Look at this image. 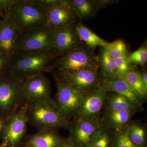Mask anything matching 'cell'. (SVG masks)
Here are the masks:
<instances>
[{
	"label": "cell",
	"mask_w": 147,
	"mask_h": 147,
	"mask_svg": "<svg viewBox=\"0 0 147 147\" xmlns=\"http://www.w3.org/2000/svg\"><path fill=\"white\" fill-rule=\"evenodd\" d=\"M5 12L2 9L0 8V17L3 18L5 15Z\"/></svg>",
	"instance_id": "37"
},
{
	"label": "cell",
	"mask_w": 147,
	"mask_h": 147,
	"mask_svg": "<svg viewBox=\"0 0 147 147\" xmlns=\"http://www.w3.org/2000/svg\"></svg>",
	"instance_id": "40"
},
{
	"label": "cell",
	"mask_w": 147,
	"mask_h": 147,
	"mask_svg": "<svg viewBox=\"0 0 147 147\" xmlns=\"http://www.w3.org/2000/svg\"><path fill=\"white\" fill-rule=\"evenodd\" d=\"M11 58L7 57L0 54V75L3 73L7 69Z\"/></svg>",
	"instance_id": "30"
},
{
	"label": "cell",
	"mask_w": 147,
	"mask_h": 147,
	"mask_svg": "<svg viewBox=\"0 0 147 147\" xmlns=\"http://www.w3.org/2000/svg\"><path fill=\"white\" fill-rule=\"evenodd\" d=\"M106 102V108L111 110H125L134 115L142 110V107L136 105L127 98L115 93L112 92L110 94H108Z\"/></svg>",
	"instance_id": "21"
},
{
	"label": "cell",
	"mask_w": 147,
	"mask_h": 147,
	"mask_svg": "<svg viewBox=\"0 0 147 147\" xmlns=\"http://www.w3.org/2000/svg\"><path fill=\"white\" fill-rule=\"evenodd\" d=\"M134 114L125 110H115L106 108L101 122L116 131L126 127Z\"/></svg>",
	"instance_id": "18"
},
{
	"label": "cell",
	"mask_w": 147,
	"mask_h": 147,
	"mask_svg": "<svg viewBox=\"0 0 147 147\" xmlns=\"http://www.w3.org/2000/svg\"><path fill=\"white\" fill-rule=\"evenodd\" d=\"M98 57L101 77L110 78L118 76L115 59L109 56L105 47L100 48Z\"/></svg>",
	"instance_id": "24"
},
{
	"label": "cell",
	"mask_w": 147,
	"mask_h": 147,
	"mask_svg": "<svg viewBox=\"0 0 147 147\" xmlns=\"http://www.w3.org/2000/svg\"><path fill=\"white\" fill-rule=\"evenodd\" d=\"M5 15L21 32L47 24L45 9L37 0H17Z\"/></svg>",
	"instance_id": "3"
},
{
	"label": "cell",
	"mask_w": 147,
	"mask_h": 147,
	"mask_svg": "<svg viewBox=\"0 0 147 147\" xmlns=\"http://www.w3.org/2000/svg\"><path fill=\"white\" fill-rule=\"evenodd\" d=\"M7 119L0 115V134H2Z\"/></svg>",
	"instance_id": "35"
},
{
	"label": "cell",
	"mask_w": 147,
	"mask_h": 147,
	"mask_svg": "<svg viewBox=\"0 0 147 147\" xmlns=\"http://www.w3.org/2000/svg\"><path fill=\"white\" fill-rule=\"evenodd\" d=\"M22 81L7 71L0 75V115L6 119L24 103Z\"/></svg>",
	"instance_id": "5"
},
{
	"label": "cell",
	"mask_w": 147,
	"mask_h": 147,
	"mask_svg": "<svg viewBox=\"0 0 147 147\" xmlns=\"http://www.w3.org/2000/svg\"><path fill=\"white\" fill-rule=\"evenodd\" d=\"M80 20L93 17L99 10L95 0H67Z\"/></svg>",
	"instance_id": "20"
},
{
	"label": "cell",
	"mask_w": 147,
	"mask_h": 147,
	"mask_svg": "<svg viewBox=\"0 0 147 147\" xmlns=\"http://www.w3.org/2000/svg\"><path fill=\"white\" fill-rule=\"evenodd\" d=\"M28 123L38 129L63 128L68 129L70 120L61 112L52 98L28 104Z\"/></svg>",
	"instance_id": "2"
},
{
	"label": "cell",
	"mask_w": 147,
	"mask_h": 147,
	"mask_svg": "<svg viewBox=\"0 0 147 147\" xmlns=\"http://www.w3.org/2000/svg\"><path fill=\"white\" fill-rule=\"evenodd\" d=\"M17 0H0V8L7 12L16 3Z\"/></svg>",
	"instance_id": "31"
},
{
	"label": "cell",
	"mask_w": 147,
	"mask_h": 147,
	"mask_svg": "<svg viewBox=\"0 0 147 147\" xmlns=\"http://www.w3.org/2000/svg\"><path fill=\"white\" fill-rule=\"evenodd\" d=\"M75 29L81 40L92 51H94L98 46L105 47L108 45V42L101 38L81 21L76 24Z\"/></svg>",
	"instance_id": "19"
},
{
	"label": "cell",
	"mask_w": 147,
	"mask_h": 147,
	"mask_svg": "<svg viewBox=\"0 0 147 147\" xmlns=\"http://www.w3.org/2000/svg\"><path fill=\"white\" fill-rule=\"evenodd\" d=\"M28 104L24 103L7 119L2 136L1 147H18L26 131Z\"/></svg>",
	"instance_id": "6"
},
{
	"label": "cell",
	"mask_w": 147,
	"mask_h": 147,
	"mask_svg": "<svg viewBox=\"0 0 147 147\" xmlns=\"http://www.w3.org/2000/svg\"><path fill=\"white\" fill-rule=\"evenodd\" d=\"M128 57H121L115 59L117 76L121 79L129 71L136 68V66L130 63L129 61Z\"/></svg>",
	"instance_id": "28"
},
{
	"label": "cell",
	"mask_w": 147,
	"mask_h": 147,
	"mask_svg": "<svg viewBox=\"0 0 147 147\" xmlns=\"http://www.w3.org/2000/svg\"><path fill=\"white\" fill-rule=\"evenodd\" d=\"M59 147H75L68 139H65Z\"/></svg>",
	"instance_id": "36"
},
{
	"label": "cell",
	"mask_w": 147,
	"mask_h": 147,
	"mask_svg": "<svg viewBox=\"0 0 147 147\" xmlns=\"http://www.w3.org/2000/svg\"><path fill=\"white\" fill-rule=\"evenodd\" d=\"M75 25L53 30L55 48L59 57L84 44L77 34Z\"/></svg>",
	"instance_id": "14"
},
{
	"label": "cell",
	"mask_w": 147,
	"mask_h": 147,
	"mask_svg": "<svg viewBox=\"0 0 147 147\" xmlns=\"http://www.w3.org/2000/svg\"><path fill=\"white\" fill-rule=\"evenodd\" d=\"M57 76L61 81L79 88L88 94L100 87L101 78L98 75V70L92 69H83L68 74H61Z\"/></svg>",
	"instance_id": "11"
},
{
	"label": "cell",
	"mask_w": 147,
	"mask_h": 147,
	"mask_svg": "<svg viewBox=\"0 0 147 147\" xmlns=\"http://www.w3.org/2000/svg\"><path fill=\"white\" fill-rule=\"evenodd\" d=\"M116 131L101 122L89 147H114Z\"/></svg>",
	"instance_id": "22"
},
{
	"label": "cell",
	"mask_w": 147,
	"mask_h": 147,
	"mask_svg": "<svg viewBox=\"0 0 147 147\" xmlns=\"http://www.w3.org/2000/svg\"><path fill=\"white\" fill-rule=\"evenodd\" d=\"M127 134L132 143L138 147L146 146V126L139 121L130 122L125 127Z\"/></svg>",
	"instance_id": "23"
},
{
	"label": "cell",
	"mask_w": 147,
	"mask_h": 147,
	"mask_svg": "<svg viewBox=\"0 0 147 147\" xmlns=\"http://www.w3.org/2000/svg\"><path fill=\"white\" fill-rule=\"evenodd\" d=\"M108 94V92L101 87L88 94L75 117L91 120L100 119L102 109L106 102Z\"/></svg>",
	"instance_id": "12"
},
{
	"label": "cell",
	"mask_w": 147,
	"mask_h": 147,
	"mask_svg": "<svg viewBox=\"0 0 147 147\" xmlns=\"http://www.w3.org/2000/svg\"><path fill=\"white\" fill-rule=\"evenodd\" d=\"M21 32L5 15L0 26V54L8 58L16 54L17 41Z\"/></svg>",
	"instance_id": "15"
},
{
	"label": "cell",
	"mask_w": 147,
	"mask_h": 147,
	"mask_svg": "<svg viewBox=\"0 0 147 147\" xmlns=\"http://www.w3.org/2000/svg\"><path fill=\"white\" fill-rule=\"evenodd\" d=\"M142 81L145 86L147 88V72L144 68L143 69L142 72L140 73Z\"/></svg>",
	"instance_id": "34"
},
{
	"label": "cell",
	"mask_w": 147,
	"mask_h": 147,
	"mask_svg": "<svg viewBox=\"0 0 147 147\" xmlns=\"http://www.w3.org/2000/svg\"><path fill=\"white\" fill-rule=\"evenodd\" d=\"M21 94L24 103L29 105L52 98V88L49 79L43 74L26 78L22 81Z\"/></svg>",
	"instance_id": "10"
},
{
	"label": "cell",
	"mask_w": 147,
	"mask_h": 147,
	"mask_svg": "<svg viewBox=\"0 0 147 147\" xmlns=\"http://www.w3.org/2000/svg\"><path fill=\"white\" fill-rule=\"evenodd\" d=\"M45 10L46 25L52 30L76 23V13L67 0H59L57 3Z\"/></svg>",
	"instance_id": "13"
},
{
	"label": "cell",
	"mask_w": 147,
	"mask_h": 147,
	"mask_svg": "<svg viewBox=\"0 0 147 147\" xmlns=\"http://www.w3.org/2000/svg\"><path fill=\"white\" fill-rule=\"evenodd\" d=\"M55 48L53 30L47 25L21 32L16 53L33 52Z\"/></svg>",
	"instance_id": "8"
},
{
	"label": "cell",
	"mask_w": 147,
	"mask_h": 147,
	"mask_svg": "<svg viewBox=\"0 0 147 147\" xmlns=\"http://www.w3.org/2000/svg\"><path fill=\"white\" fill-rule=\"evenodd\" d=\"M101 78L100 87L107 92H112L127 98L136 105L142 107L144 101L125 81L118 76Z\"/></svg>",
	"instance_id": "17"
},
{
	"label": "cell",
	"mask_w": 147,
	"mask_h": 147,
	"mask_svg": "<svg viewBox=\"0 0 147 147\" xmlns=\"http://www.w3.org/2000/svg\"><path fill=\"white\" fill-rule=\"evenodd\" d=\"M128 58L131 64L140 65L144 68L147 61V43H145L139 49L129 54Z\"/></svg>",
	"instance_id": "27"
},
{
	"label": "cell",
	"mask_w": 147,
	"mask_h": 147,
	"mask_svg": "<svg viewBox=\"0 0 147 147\" xmlns=\"http://www.w3.org/2000/svg\"><path fill=\"white\" fill-rule=\"evenodd\" d=\"M99 9L105 8L107 6L116 3L119 1L117 0H95Z\"/></svg>",
	"instance_id": "32"
},
{
	"label": "cell",
	"mask_w": 147,
	"mask_h": 147,
	"mask_svg": "<svg viewBox=\"0 0 147 147\" xmlns=\"http://www.w3.org/2000/svg\"><path fill=\"white\" fill-rule=\"evenodd\" d=\"M144 147H147V146H145Z\"/></svg>",
	"instance_id": "39"
},
{
	"label": "cell",
	"mask_w": 147,
	"mask_h": 147,
	"mask_svg": "<svg viewBox=\"0 0 147 147\" xmlns=\"http://www.w3.org/2000/svg\"><path fill=\"white\" fill-rule=\"evenodd\" d=\"M105 48L109 56L114 59L121 57H128L129 54L126 44L121 39L116 40L113 42H108Z\"/></svg>",
	"instance_id": "26"
},
{
	"label": "cell",
	"mask_w": 147,
	"mask_h": 147,
	"mask_svg": "<svg viewBox=\"0 0 147 147\" xmlns=\"http://www.w3.org/2000/svg\"><path fill=\"white\" fill-rule=\"evenodd\" d=\"M114 147H138L134 145L127 136L126 128L116 131Z\"/></svg>",
	"instance_id": "29"
},
{
	"label": "cell",
	"mask_w": 147,
	"mask_h": 147,
	"mask_svg": "<svg viewBox=\"0 0 147 147\" xmlns=\"http://www.w3.org/2000/svg\"><path fill=\"white\" fill-rule=\"evenodd\" d=\"M100 123L101 119L91 120L74 117L70 121L67 139L75 147H89Z\"/></svg>",
	"instance_id": "9"
},
{
	"label": "cell",
	"mask_w": 147,
	"mask_h": 147,
	"mask_svg": "<svg viewBox=\"0 0 147 147\" xmlns=\"http://www.w3.org/2000/svg\"><path fill=\"white\" fill-rule=\"evenodd\" d=\"M54 77L57 88L55 101L63 115L70 120L76 116L88 93L61 81L55 74Z\"/></svg>",
	"instance_id": "7"
},
{
	"label": "cell",
	"mask_w": 147,
	"mask_h": 147,
	"mask_svg": "<svg viewBox=\"0 0 147 147\" xmlns=\"http://www.w3.org/2000/svg\"><path fill=\"white\" fill-rule=\"evenodd\" d=\"M54 68L60 71L61 74L74 73L88 69L98 70V55L83 44L59 57L53 65Z\"/></svg>",
	"instance_id": "4"
},
{
	"label": "cell",
	"mask_w": 147,
	"mask_h": 147,
	"mask_svg": "<svg viewBox=\"0 0 147 147\" xmlns=\"http://www.w3.org/2000/svg\"><path fill=\"white\" fill-rule=\"evenodd\" d=\"M58 1L59 0H37L38 3L45 10L57 3Z\"/></svg>",
	"instance_id": "33"
},
{
	"label": "cell",
	"mask_w": 147,
	"mask_h": 147,
	"mask_svg": "<svg viewBox=\"0 0 147 147\" xmlns=\"http://www.w3.org/2000/svg\"><path fill=\"white\" fill-rule=\"evenodd\" d=\"M57 129L45 128L38 129L30 136L22 147H59L65 140Z\"/></svg>",
	"instance_id": "16"
},
{
	"label": "cell",
	"mask_w": 147,
	"mask_h": 147,
	"mask_svg": "<svg viewBox=\"0 0 147 147\" xmlns=\"http://www.w3.org/2000/svg\"><path fill=\"white\" fill-rule=\"evenodd\" d=\"M2 18L0 17V26H1V22Z\"/></svg>",
	"instance_id": "38"
},
{
	"label": "cell",
	"mask_w": 147,
	"mask_h": 147,
	"mask_svg": "<svg viewBox=\"0 0 147 147\" xmlns=\"http://www.w3.org/2000/svg\"><path fill=\"white\" fill-rule=\"evenodd\" d=\"M122 79L131 86L144 102L147 100V88L143 83L140 72L137 68L129 71Z\"/></svg>",
	"instance_id": "25"
},
{
	"label": "cell",
	"mask_w": 147,
	"mask_h": 147,
	"mask_svg": "<svg viewBox=\"0 0 147 147\" xmlns=\"http://www.w3.org/2000/svg\"><path fill=\"white\" fill-rule=\"evenodd\" d=\"M59 57L55 48L17 53L11 58L6 71L23 80L30 76L53 71V65Z\"/></svg>",
	"instance_id": "1"
}]
</instances>
